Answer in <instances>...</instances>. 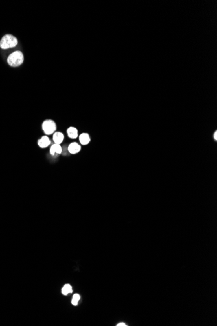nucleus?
Returning <instances> with one entry per match:
<instances>
[{
	"mask_svg": "<svg viewBox=\"0 0 217 326\" xmlns=\"http://www.w3.org/2000/svg\"><path fill=\"white\" fill-rule=\"evenodd\" d=\"M53 139H54L55 144L60 145L64 140V135L61 132H55L54 134V136H53Z\"/></svg>",
	"mask_w": 217,
	"mask_h": 326,
	"instance_id": "4",
	"label": "nucleus"
},
{
	"mask_svg": "<svg viewBox=\"0 0 217 326\" xmlns=\"http://www.w3.org/2000/svg\"><path fill=\"white\" fill-rule=\"evenodd\" d=\"M18 44L17 39L12 35H5L2 37L0 41V47L2 49H7L10 48H13L16 46Z\"/></svg>",
	"mask_w": 217,
	"mask_h": 326,
	"instance_id": "2",
	"label": "nucleus"
},
{
	"mask_svg": "<svg viewBox=\"0 0 217 326\" xmlns=\"http://www.w3.org/2000/svg\"><path fill=\"white\" fill-rule=\"evenodd\" d=\"M62 292L64 295H67L68 294L72 292V288L70 285H65L62 289Z\"/></svg>",
	"mask_w": 217,
	"mask_h": 326,
	"instance_id": "10",
	"label": "nucleus"
},
{
	"mask_svg": "<svg viewBox=\"0 0 217 326\" xmlns=\"http://www.w3.org/2000/svg\"><path fill=\"white\" fill-rule=\"evenodd\" d=\"M79 299H80V296H79V294H74V296H73V298H72V303L73 305H77L78 301H79Z\"/></svg>",
	"mask_w": 217,
	"mask_h": 326,
	"instance_id": "11",
	"label": "nucleus"
},
{
	"mask_svg": "<svg viewBox=\"0 0 217 326\" xmlns=\"http://www.w3.org/2000/svg\"><path fill=\"white\" fill-rule=\"evenodd\" d=\"M79 141H80V143L82 145H85L89 144V143L90 142V141H91V139H90L89 134H82L81 135H80V136H79Z\"/></svg>",
	"mask_w": 217,
	"mask_h": 326,
	"instance_id": "9",
	"label": "nucleus"
},
{
	"mask_svg": "<svg viewBox=\"0 0 217 326\" xmlns=\"http://www.w3.org/2000/svg\"><path fill=\"white\" fill-rule=\"evenodd\" d=\"M38 144L41 148H46L49 145L50 140L47 136H44L38 140Z\"/></svg>",
	"mask_w": 217,
	"mask_h": 326,
	"instance_id": "6",
	"label": "nucleus"
},
{
	"mask_svg": "<svg viewBox=\"0 0 217 326\" xmlns=\"http://www.w3.org/2000/svg\"><path fill=\"white\" fill-rule=\"evenodd\" d=\"M126 325L124 324V323H120V324H118L117 325V326H126Z\"/></svg>",
	"mask_w": 217,
	"mask_h": 326,
	"instance_id": "13",
	"label": "nucleus"
},
{
	"mask_svg": "<svg viewBox=\"0 0 217 326\" xmlns=\"http://www.w3.org/2000/svg\"><path fill=\"white\" fill-rule=\"evenodd\" d=\"M67 134L68 136L70 137L71 139H76V137H78V130L74 127H70L67 130Z\"/></svg>",
	"mask_w": 217,
	"mask_h": 326,
	"instance_id": "7",
	"label": "nucleus"
},
{
	"mask_svg": "<svg viewBox=\"0 0 217 326\" xmlns=\"http://www.w3.org/2000/svg\"><path fill=\"white\" fill-rule=\"evenodd\" d=\"M42 129L44 133L47 135H50L55 131L56 130V124L55 122L52 120L45 121L42 124Z\"/></svg>",
	"mask_w": 217,
	"mask_h": 326,
	"instance_id": "3",
	"label": "nucleus"
},
{
	"mask_svg": "<svg viewBox=\"0 0 217 326\" xmlns=\"http://www.w3.org/2000/svg\"><path fill=\"white\" fill-rule=\"evenodd\" d=\"M24 60L23 55L20 51H16L12 53L7 58V63L11 67H19L22 64Z\"/></svg>",
	"mask_w": 217,
	"mask_h": 326,
	"instance_id": "1",
	"label": "nucleus"
},
{
	"mask_svg": "<svg viewBox=\"0 0 217 326\" xmlns=\"http://www.w3.org/2000/svg\"><path fill=\"white\" fill-rule=\"evenodd\" d=\"M214 139H215L216 141L217 140V132L215 131V134H214Z\"/></svg>",
	"mask_w": 217,
	"mask_h": 326,
	"instance_id": "12",
	"label": "nucleus"
},
{
	"mask_svg": "<svg viewBox=\"0 0 217 326\" xmlns=\"http://www.w3.org/2000/svg\"><path fill=\"white\" fill-rule=\"evenodd\" d=\"M62 152V148L59 144H54L51 148H50V153L52 155H54L55 154H60Z\"/></svg>",
	"mask_w": 217,
	"mask_h": 326,
	"instance_id": "8",
	"label": "nucleus"
},
{
	"mask_svg": "<svg viewBox=\"0 0 217 326\" xmlns=\"http://www.w3.org/2000/svg\"><path fill=\"white\" fill-rule=\"evenodd\" d=\"M81 150V146L77 143H72L68 147V151L71 154H76L79 152Z\"/></svg>",
	"mask_w": 217,
	"mask_h": 326,
	"instance_id": "5",
	"label": "nucleus"
}]
</instances>
